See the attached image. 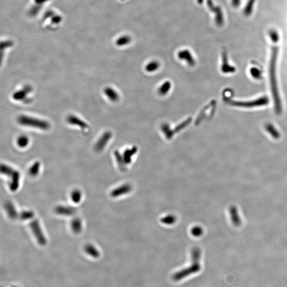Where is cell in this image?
<instances>
[{"instance_id": "1", "label": "cell", "mask_w": 287, "mask_h": 287, "mask_svg": "<svg viewBox=\"0 0 287 287\" xmlns=\"http://www.w3.org/2000/svg\"><path fill=\"white\" fill-rule=\"evenodd\" d=\"M273 44L274 45L271 47V55L269 64V80L273 96L275 110L277 114H280L281 112V104L276 80V65L279 53V47L276 45L277 43Z\"/></svg>"}, {"instance_id": "2", "label": "cell", "mask_w": 287, "mask_h": 287, "mask_svg": "<svg viewBox=\"0 0 287 287\" xmlns=\"http://www.w3.org/2000/svg\"><path fill=\"white\" fill-rule=\"evenodd\" d=\"M201 251L198 248H195L192 252V264L188 268L177 272L172 276V278L175 281H180L181 280L188 277V276L196 273L201 269L200 263Z\"/></svg>"}, {"instance_id": "3", "label": "cell", "mask_w": 287, "mask_h": 287, "mask_svg": "<svg viewBox=\"0 0 287 287\" xmlns=\"http://www.w3.org/2000/svg\"><path fill=\"white\" fill-rule=\"evenodd\" d=\"M18 122L21 125L33 127L43 130H48L50 127V123L47 121L27 115L19 116L18 118Z\"/></svg>"}, {"instance_id": "4", "label": "cell", "mask_w": 287, "mask_h": 287, "mask_svg": "<svg viewBox=\"0 0 287 287\" xmlns=\"http://www.w3.org/2000/svg\"><path fill=\"white\" fill-rule=\"evenodd\" d=\"M1 173L4 174L11 178V181L9 184L10 190L12 191H15L18 189L20 177L19 172L6 164H1Z\"/></svg>"}, {"instance_id": "5", "label": "cell", "mask_w": 287, "mask_h": 287, "mask_svg": "<svg viewBox=\"0 0 287 287\" xmlns=\"http://www.w3.org/2000/svg\"><path fill=\"white\" fill-rule=\"evenodd\" d=\"M30 227L39 244L42 246L45 245L46 244V240L42 232L39 222L37 219H35L31 222L30 223Z\"/></svg>"}, {"instance_id": "6", "label": "cell", "mask_w": 287, "mask_h": 287, "mask_svg": "<svg viewBox=\"0 0 287 287\" xmlns=\"http://www.w3.org/2000/svg\"><path fill=\"white\" fill-rule=\"evenodd\" d=\"M111 137L112 134L110 131H106V133H104L102 136L97 142V143H96L95 150L96 152L102 151L106 146V145L108 144Z\"/></svg>"}, {"instance_id": "7", "label": "cell", "mask_w": 287, "mask_h": 287, "mask_svg": "<svg viewBox=\"0 0 287 287\" xmlns=\"http://www.w3.org/2000/svg\"><path fill=\"white\" fill-rule=\"evenodd\" d=\"M55 212L59 215L71 216L76 212V208L67 206H58L55 209Z\"/></svg>"}, {"instance_id": "8", "label": "cell", "mask_w": 287, "mask_h": 287, "mask_svg": "<svg viewBox=\"0 0 287 287\" xmlns=\"http://www.w3.org/2000/svg\"><path fill=\"white\" fill-rule=\"evenodd\" d=\"M66 121L69 124L72 125L77 126L84 130L88 129L87 124L75 115H69L67 117Z\"/></svg>"}, {"instance_id": "9", "label": "cell", "mask_w": 287, "mask_h": 287, "mask_svg": "<svg viewBox=\"0 0 287 287\" xmlns=\"http://www.w3.org/2000/svg\"><path fill=\"white\" fill-rule=\"evenodd\" d=\"M31 91H32V88L31 86L27 85V86H25L22 90H20L19 91L15 92L13 95V98L14 100H16V101L26 100L27 99V95Z\"/></svg>"}, {"instance_id": "10", "label": "cell", "mask_w": 287, "mask_h": 287, "mask_svg": "<svg viewBox=\"0 0 287 287\" xmlns=\"http://www.w3.org/2000/svg\"><path fill=\"white\" fill-rule=\"evenodd\" d=\"M5 209L6 210V212L9 217H10L11 219H17L19 217V213L16 210V208L14 206V204L10 202V201H7L6 204H5Z\"/></svg>"}, {"instance_id": "11", "label": "cell", "mask_w": 287, "mask_h": 287, "mask_svg": "<svg viewBox=\"0 0 287 287\" xmlns=\"http://www.w3.org/2000/svg\"><path fill=\"white\" fill-rule=\"evenodd\" d=\"M131 187L130 185H124L112 190L111 195L114 197H117L123 194L124 195L125 193H128Z\"/></svg>"}, {"instance_id": "12", "label": "cell", "mask_w": 287, "mask_h": 287, "mask_svg": "<svg viewBox=\"0 0 287 287\" xmlns=\"http://www.w3.org/2000/svg\"><path fill=\"white\" fill-rule=\"evenodd\" d=\"M104 94L110 100L113 102L117 101L119 100V95L115 90L111 87H107L104 90Z\"/></svg>"}, {"instance_id": "13", "label": "cell", "mask_w": 287, "mask_h": 287, "mask_svg": "<svg viewBox=\"0 0 287 287\" xmlns=\"http://www.w3.org/2000/svg\"><path fill=\"white\" fill-rule=\"evenodd\" d=\"M256 0H248L243 10V14L245 17H249L252 14L254 9V4Z\"/></svg>"}, {"instance_id": "14", "label": "cell", "mask_w": 287, "mask_h": 287, "mask_svg": "<svg viewBox=\"0 0 287 287\" xmlns=\"http://www.w3.org/2000/svg\"><path fill=\"white\" fill-rule=\"evenodd\" d=\"M72 230L76 233H79L82 230V222L79 218L73 219L71 222Z\"/></svg>"}, {"instance_id": "15", "label": "cell", "mask_w": 287, "mask_h": 287, "mask_svg": "<svg viewBox=\"0 0 287 287\" xmlns=\"http://www.w3.org/2000/svg\"><path fill=\"white\" fill-rule=\"evenodd\" d=\"M85 250L87 254L90 255V256L93 257L98 258L100 256V252L92 245H87L85 246Z\"/></svg>"}, {"instance_id": "16", "label": "cell", "mask_w": 287, "mask_h": 287, "mask_svg": "<svg viewBox=\"0 0 287 287\" xmlns=\"http://www.w3.org/2000/svg\"><path fill=\"white\" fill-rule=\"evenodd\" d=\"M268 35L269 39L273 43H277L280 40L279 34L278 31L273 28L269 29L268 31Z\"/></svg>"}, {"instance_id": "17", "label": "cell", "mask_w": 287, "mask_h": 287, "mask_svg": "<svg viewBox=\"0 0 287 287\" xmlns=\"http://www.w3.org/2000/svg\"><path fill=\"white\" fill-rule=\"evenodd\" d=\"M223 71L225 72V73H227L228 71H232L234 70V69L231 68L230 66L228 64V58H227V54L226 50L223 51V66H222Z\"/></svg>"}, {"instance_id": "18", "label": "cell", "mask_w": 287, "mask_h": 287, "mask_svg": "<svg viewBox=\"0 0 287 287\" xmlns=\"http://www.w3.org/2000/svg\"><path fill=\"white\" fill-rule=\"evenodd\" d=\"M82 198V193L79 190H74L71 193V198L72 201L75 203H78L80 202Z\"/></svg>"}, {"instance_id": "19", "label": "cell", "mask_w": 287, "mask_h": 287, "mask_svg": "<svg viewBox=\"0 0 287 287\" xmlns=\"http://www.w3.org/2000/svg\"><path fill=\"white\" fill-rule=\"evenodd\" d=\"M29 142H30L29 138L25 135L20 136L19 137H18V139H17V145L18 146L21 148H25L27 146Z\"/></svg>"}, {"instance_id": "20", "label": "cell", "mask_w": 287, "mask_h": 287, "mask_svg": "<svg viewBox=\"0 0 287 287\" xmlns=\"http://www.w3.org/2000/svg\"><path fill=\"white\" fill-rule=\"evenodd\" d=\"M34 216V213L33 211H24L19 213L18 218L22 220H27L32 219Z\"/></svg>"}, {"instance_id": "21", "label": "cell", "mask_w": 287, "mask_h": 287, "mask_svg": "<svg viewBox=\"0 0 287 287\" xmlns=\"http://www.w3.org/2000/svg\"><path fill=\"white\" fill-rule=\"evenodd\" d=\"M40 166H41V164L39 162H36L35 163H34L29 170L30 175L33 177H35L37 176L38 173H39Z\"/></svg>"}, {"instance_id": "22", "label": "cell", "mask_w": 287, "mask_h": 287, "mask_svg": "<svg viewBox=\"0 0 287 287\" xmlns=\"http://www.w3.org/2000/svg\"><path fill=\"white\" fill-rule=\"evenodd\" d=\"M171 83L169 82H166L162 84L158 90V93L161 95H164L166 94L171 88Z\"/></svg>"}, {"instance_id": "23", "label": "cell", "mask_w": 287, "mask_h": 287, "mask_svg": "<svg viewBox=\"0 0 287 287\" xmlns=\"http://www.w3.org/2000/svg\"><path fill=\"white\" fill-rule=\"evenodd\" d=\"M159 66L160 65L158 62L156 61H152L147 65L146 66V70L149 72H154L158 69Z\"/></svg>"}, {"instance_id": "24", "label": "cell", "mask_w": 287, "mask_h": 287, "mask_svg": "<svg viewBox=\"0 0 287 287\" xmlns=\"http://www.w3.org/2000/svg\"><path fill=\"white\" fill-rule=\"evenodd\" d=\"M114 155H115V157H116V159L119 165L120 168L121 169V170H125V162L124 161L123 157L121 156V155L119 153H118V152H115L114 153Z\"/></svg>"}, {"instance_id": "25", "label": "cell", "mask_w": 287, "mask_h": 287, "mask_svg": "<svg viewBox=\"0 0 287 287\" xmlns=\"http://www.w3.org/2000/svg\"><path fill=\"white\" fill-rule=\"evenodd\" d=\"M135 150H136V149H131V150H127L125 152V154H124V156H123V159H124V161L125 163H129L130 160H131V156H133V155L135 153Z\"/></svg>"}, {"instance_id": "26", "label": "cell", "mask_w": 287, "mask_h": 287, "mask_svg": "<svg viewBox=\"0 0 287 287\" xmlns=\"http://www.w3.org/2000/svg\"><path fill=\"white\" fill-rule=\"evenodd\" d=\"M186 54H187V53H184H184H182L180 55V58L182 59H187V62L188 63V65L190 66H193L195 65V61L193 60V59L192 58V57L190 56L189 54L188 55V56H187V55Z\"/></svg>"}, {"instance_id": "27", "label": "cell", "mask_w": 287, "mask_h": 287, "mask_svg": "<svg viewBox=\"0 0 287 287\" xmlns=\"http://www.w3.org/2000/svg\"><path fill=\"white\" fill-rule=\"evenodd\" d=\"M192 233H193V235H195V236H200L201 233V228H199L195 227V228L193 229Z\"/></svg>"}, {"instance_id": "28", "label": "cell", "mask_w": 287, "mask_h": 287, "mask_svg": "<svg viewBox=\"0 0 287 287\" xmlns=\"http://www.w3.org/2000/svg\"><path fill=\"white\" fill-rule=\"evenodd\" d=\"M241 0H231V6L233 8H237L240 6Z\"/></svg>"}, {"instance_id": "29", "label": "cell", "mask_w": 287, "mask_h": 287, "mask_svg": "<svg viewBox=\"0 0 287 287\" xmlns=\"http://www.w3.org/2000/svg\"></svg>"}]
</instances>
